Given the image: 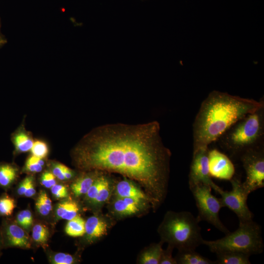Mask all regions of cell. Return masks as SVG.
I'll return each instance as SVG.
<instances>
[{
  "mask_svg": "<svg viewBox=\"0 0 264 264\" xmlns=\"http://www.w3.org/2000/svg\"><path fill=\"white\" fill-rule=\"evenodd\" d=\"M202 244L215 253L236 251L250 256L262 253L264 247L261 227L253 220L239 222L237 230L225 234L221 239L214 241L203 240Z\"/></svg>",
  "mask_w": 264,
  "mask_h": 264,
  "instance_id": "5",
  "label": "cell"
},
{
  "mask_svg": "<svg viewBox=\"0 0 264 264\" xmlns=\"http://www.w3.org/2000/svg\"><path fill=\"white\" fill-rule=\"evenodd\" d=\"M0 235L3 246L24 248L30 247L28 234L16 222L10 220H5L3 222Z\"/></svg>",
  "mask_w": 264,
  "mask_h": 264,
  "instance_id": "11",
  "label": "cell"
},
{
  "mask_svg": "<svg viewBox=\"0 0 264 264\" xmlns=\"http://www.w3.org/2000/svg\"><path fill=\"white\" fill-rule=\"evenodd\" d=\"M161 243L155 244L141 255L140 263L143 264H158L163 252Z\"/></svg>",
  "mask_w": 264,
  "mask_h": 264,
  "instance_id": "19",
  "label": "cell"
},
{
  "mask_svg": "<svg viewBox=\"0 0 264 264\" xmlns=\"http://www.w3.org/2000/svg\"><path fill=\"white\" fill-rule=\"evenodd\" d=\"M116 192L119 198H129L139 201L146 198V195L132 182L128 180L119 182L116 186Z\"/></svg>",
  "mask_w": 264,
  "mask_h": 264,
  "instance_id": "13",
  "label": "cell"
},
{
  "mask_svg": "<svg viewBox=\"0 0 264 264\" xmlns=\"http://www.w3.org/2000/svg\"><path fill=\"white\" fill-rule=\"evenodd\" d=\"M110 194V184L108 180L105 178L96 197L93 202L95 203H103L108 200Z\"/></svg>",
  "mask_w": 264,
  "mask_h": 264,
  "instance_id": "30",
  "label": "cell"
},
{
  "mask_svg": "<svg viewBox=\"0 0 264 264\" xmlns=\"http://www.w3.org/2000/svg\"><path fill=\"white\" fill-rule=\"evenodd\" d=\"M13 142L16 150L18 152L30 151L33 142L25 133L19 132L13 136Z\"/></svg>",
  "mask_w": 264,
  "mask_h": 264,
  "instance_id": "22",
  "label": "cell"
},
{
  "mask_svg": "<svg viewBox=\"0 0 264 264\" xmlns=\"http://www.w3.org/2000/svg\"><path fill=\"white\" fill-rule=\"evenodd\" d=\"M15 208L14 198L6 194L0 197V216L8 217L12 215Z\"/></svg>",
  "mask_w": 264,
  "mask_h": 264,
  "instance_id": "25",
  "label": "cell"
},
{
  "mask_svg": "<svg viewBox=\"0 0 264 264\" xmlns=\"http://www.w3.org/2000/svg\"><path fill=\"white\" fill-rule=\"evenodd\" d=\"M52 194L57 198H63L67 196V190L66 186L55 184L50 188Z\"/></svg>",
  "mask_w": 264,
  "mask_h": 264,
  "instance_id": "32",
  "label": "cell"
},
{
  "mask_svg": "<svg viewBox=\"0 0 264 264\" xmlns=\"http://www.w3.org/2000/svg\"><path fill=\"white\" fill-rule=\"evenodd\" d=\"M36 193V190L34 185L33 181H31L27 187L24 196L26 197H31Z\"/></svg>",
  "mask_w": 264,
  "mask_h": 264,
  "instance_id": "37",
  "label": "cell"
},
{
  "mask_svg": "<svg viewBox=\"0 0 264 264\" xmlns=\"http://www.w3.org/2000/svg\"><path fill=\"white\" fill-rule=\"evenodd\" d=\"M245 170L246 178L242 182L245 192H251L264 187V150L263 147L248 150L239 157Z\"/></svg>",
  "mask_w": 264,
  "mask_h": 264,
  "instance_id": "8",
  "label": "cell"
},
{
  "mask_svg": "<svg viewBox=\"0 0 264 264\" xmlns=\"http://www.w3.org/2000/svg\"><path fill=\"white\" fill-rule=\"evenodd\" d=\"M18 169L8 163H0V186L7 189L11 186L17 176Z\"/></svg>",
  "mask_w": 264,
  "mask_h": 264,
  "instance_id": "17",
  "label": "cell"
},
{
  "mask_svg": "<svg viewBox=\"0 0 264 264\" xmlns=\"http://www.w3.org/2000/svg\"><path fill=\"white\" fill-rule=\"evenodd\" d=\"M105 177H97L86 194L87 200L93 201L104 182Z\"/></svg>",
  "mask_w": 264,
  "mask_h": 264,
  "instance_id": "28",
  "label": "cell"
},
{
  "mask_svg": "<svg viewBox=\"0 0 264 264\" xmlns=\"http://www.w3.org/2000/svg\"><path fill=\"white\" fill-rule=\"evenodd\" d=\"M49 234L47 228L42 224H36L32 228V239L36 242L43 246L45 245L47 243Z\"/></svg>",
  "mask_w": 264,
  "mask_h": 264,
  "instance_id": "24",
  "label": "cell"
},
{
  "mask_svg": "<svg viewBox=\"0 0 264 264\" xmlns=\"http://www.w3.org/2000/svg\"><path fill=\"white\" fill-rule=\"evenodd\" d=\"M51 261L55 264H71L74 262V258L69 254L59 252L51 258Z\"/></svg>",
  "mask_w": 264,
  "mask_h": 264,
  "instance_id": "31",
  "label": "cell"
},
{
  "mask_svg": "<svg viewBox=\"0 0 264 264\" xmlns=\"http://www.w3.org/2000/svg\"><path fill=\"white\" fill-rule=\"evenodd\" d=\"M208 167L211 177L230 181L234 176L235 169L230 158L216 149L208 151Z\"/></svg>",
  "mask_w": 264,
  "mask_h": 264,
  "instance_id": "10",
  "label": "cell"
},
{
  "mask_svg": "<svg viewBox=\"0 0 264 264\" xmlns=\"http://www.w3.org/2000/svg\"><path fill=\"white\" fill-rule=\"evenodd\" d=\"M33 181V178L31 176L25 177L19 184L17 189V193L20 196H23L28 186L30 183Z\"/></svg>",
  "mask_w": 264,
  "mask_h": 264,
  "instance_id": "36",
  "label": "cell"
},
{
  "mask_svg": "<svg viewBox=\"0 0 264 264\" xmlns=\"http://www.w3.org/2000/svg\"><path fill=\"white\" fill-rule=\"evenodd\" d=\"M1 22L0 19V48L5 45L7 43V40L5 36L2 34L1 31Z\"/></svg>",
  "mask_w": 264,
  "mask_h": 264,
  "instance_id": "39",
  "label": "cell"
},
{
  "mask_svg": "<svg viewBox=\"0 0 264 264\" xmlns=\"http://www.w3.org/2000/svg\"><path fill=\"white\" fill-rule=\"evenodd\" d=\"M41 184L46 188H50L56 183L55 176L52 173L44 172L41 177Z\"/></svg>",
  "mask_w": 264,
  "mask_h": 264,
  "instance_id": "33",
  "label": "cell"
},
{
  "mask_svg": "<svg viewBox=\"0 0 264 264\" xmlns=\"http://www.w3.org/2000/svg\"><path fill=\"white\" fill-rule=\"evenodd\" d=\"M96 177L85 175L78 178L71 186V189L76 197L86 195Z\"/></svg>",
  "mask_w": 264,
  "mask_h": 264,
  "instance_id": "20",
  "label": "cell"
},
{
  "mask_svg": "<svg viewBox=\"0 0 264 264\" xmlns=\"http://www.w3.org/2000/svg\"><path fill=\"white\" fill-rule=\"evenodd\" d=\"M64 176L65 180L69 179L73 176V173L72 171L67 167L65 166L64 169Z\"/></svg>",
  "mask_w": 264,
  "mask_h": 264,
  "instance_id": "38",
  "label": "cell"
},
{
  "mask_svg": "<svg viewBox=\"0 0 264 264\" xmlns=\"http://www.w3.org/2000/svg\"><path fill=\"white\" fill-rule=\"evenodd\" d=\"M64 165L62 164L57 163L55 164L52 170V173L58 179L61 180H65L64 176V169L65 167Z\"/></svg>",
  "mask_w": 264,
  "mask_h": 264,
  "instance_id": "35",
  "label": "cell"
},
{
  "mask_svg": "<svg viewBox=\"0 0 264 264\" xmlns=\"http://www.w3.org/2000/svg\"><path fill=\"white\" fill-rule=\"evenodd\" d=\"M173 247L169 245L168 249L164 251L163 250L161 258L159 261L160 264H177L175 259L173 258L172 256V252Z\"/></svg>",
  "mask_w": 264,
  "mask_h": 264,
  "instance_id": "34",
  "label": "cell"
},
{
  "mask_svg": "<svg viewBox=\"0 0 264 264\" xmlns=\"http://www.w3.org/2000/svg\"><path fill=\"white\" fill-rule=\"evenodd\" d=\"M140 201L129 198H119L114 203V209L119 214L130 215L138 211V205Z\"/></svg>",
  "mask_w": 264,
  "mask_h": 264,
  "instance_id": "18",
  "label": "cell"
},
{
  "mask_svg": "<svg viewBox=\"0 0 264 264\" xmlns=\"http://www.w3.org/2000/svg\"><path fill=\"white\" fill-rule=\"evenodd\" d=\"M215 264H250V255L236 251H226L216 253Z\"/></svg>",
  "mask_w": 264,
  "mask_h": 264,
  "instance_id": "14",
  "label": "cell"
},
{
  "mask_svg": "<svg viewBox=\"0 0 264 264\" xmlns=\"http://www.w3.org/2000/svg\"><path fill=\"white\" fill-rule=\"evenodd\" d=\"M16 223L24 229H28L33 223V217L28 209L21 211L17 215Z\"/></svg>",
  "mask_w": 264,
  "mask_h": 264,
  "instance_id": "26",
  "label": "cell"
},
{
  "mask_svg": "<svg viewBox=\"0 0 264 264\" xmlns=\"http://www.w3.org/2000/svg\"><path fill=\"white\" fill-rule=\"evenodd\" d=\"M264 106V100L212 91L202 102L193 124V152L208 147L238 121Z\"/></svg>",
  "mask_w": 264,
  "mask_h": 264,
  "instance_id": "2",
  "label": "cell"
},
{
  "mask_svg": "<svg viewBox=\"0 0 264 264\" xmlns=\"http://www.w3.org/2000/svg\"><path fill=\"white\" fill-rule=\"evenodd\" d=\"M171 155L154 121L97 128L78 148L77 160L82 168L117 173L137 181L156 208L167 192Z\"/></svg>",
  "mask_w": 264,
  "mask_h": 264,
  "instance_id": "1",
  "label": "cell"
},
{
  "mask_svg": "<svg viewBox=\"0 0 264 264\" xmlns=\"http://www.w3.org/2000/svg\"><path fill=\"white\" fill-rule=\"evenodd\" d=\"M44 165V162L42 158L32 155L26 160L25 168L30 172L39 173L42 170Z\"/></svg>",
  "mask_w": 264,
  "mask_h": 264,
  "instance_id": "27",
  "label": "cell"
},
{
  "mask_svg": "<svg viewBox=\"0 0 264 264\" xmlns=\"http://www.w3.org/2000/svg\"><path fill=\"white\" fill-rule=\"evenodd\" d=\"M65 232L71 237H80L85 234V221L81 217L76 216L68 220Z\"/></svg>",
  "mask_w": 264,
  "mask_h": 264,
  "instance_id": "21",
  "label": "cell"
},
{
  "mask_svg": "<svg viewBox=\"0 0 264 264\" xmlns=\"http://www.w3.org/2000/svg\"><path fill=\"white\" fill-rule=\"evenodd\" d=\"M107 224L96 216H91L85 221V234L88 239L92 240L103 236L107 232Z\"/></svg>",
  "mask_w": 264,
  "mask_h": 264,
  "instance_id": "12",
  "label": "cell"
},
{
  "mask_svg": "<svg viewBox=\"0 0 264 264\" xmlns=\"http://www.w3.org/2000/svg\"><path fill=\"white\" fill-rule=\"evenodd\" d=\"M175 260L180 264H215V261L202 256L196 250L179 251Z\"/></svg>",
  "mask_w": 264,
  "mask_h": 264,
  "instance_id": "15",
  "label": "cell"
},
{
  "mask_svg": "<svg viewBox=\"0 0 264 264\" xmlns=\"http://www.w3.org/2000/svg\"><path fill=\"white\" fill-rule=\"evenodd\" d=\"M264 136V106L231 126L217 140L232 157L262 147Z\"/></svg>",
  "mask_w": 264,
  "mask_h": 264,
  "instance_id": "3",
  "label": "cell"
},
{
  "mask_svg": "<svg viewBox=\"0 0 264 264\" xmlns=\"http://www.w3.org/2000/svg\"><path fill=\"white\" fill-rule=\"evenodd\" d=\"M79 207L77 203L71 200L59 203L56 207L57 217L63 220H70L77 216Z\"/></svg>",
  "mask_w": 264,
  "mask_h": 264,
  "instance_id": "16",
  "label": "cell"
},
{
  "mask_svg": "<svg viewBox=\"0 0 264 264\" xmlns=\"http://www.w3.org/2000/svg\"><path fill=\"white\" fill-rule=\"evenodd\" d=\"M210 186L199 184L190 188L198 209L197 219L198 222L206 221L225 234L230 232L219 218V212L223 207L220 198L211 193Z\"/></svg>",
  "mask_w": 264,
  "mask_h": 264,
  "instance_id": "6",
  "label": "cell"
},
{
  "mask_svg": "<svg viewBox=\"0 0 264 264\" xmlns=\"http://www.w3.org/2000/svg\"><path fill=\"white\" fill-rule=\"evenodd\" d=\"M36 207L42 216L48 215L52 210V201L44 191H41L36 201Z\"/></svg>",
  "mask_w": 264,
  "mask_h": 264,
  "instance_id": "23",
  "label": "cell"
},
{
  "mask_svg": "<svg viewBox=\"0 0 264 264\" xmlns=\"http://www.w3.org/2000/svg\"><path fill=\"white\" fill-rule=\"evenodd\" d=\"M208 151V147H203L193 152L188 176L189 188L201 183L211 188L215 185L209 171Z\"/></svg>",
  "mask_w": 264,
  "mask_h": 264,
  "instance_id": "9",
  "label": "cell"
},
{
  "mask_svg": "<svg viewBox=\"0 0 264 264\" xmlns=\"http://www.w3.org/2000/svg\"><path fill=\"white\" fill-rule=\"evenodd\" d=\"M0 236H1L0 234ZM2 246V243L1 237L0 238V254L1 248Z\"/></svg>",
  "mask_w": 264,
  "mask_h": 264,
  "instance_id": "40",
  "label": "cell"
},
{
  "mask_svg": "<svg viewBox=\"0 0 264 264\" xmlns=\"http://www.w3.org/2000/svg\"><path fill=\"white\" fill-rule=\"evenodd\" d=\"M30 151L33 155L43 159L47 155L48 148L45 143L37 140L33 142Z\"/></svg>",
  "mask_w": 264,
  "mask_h": 264,
  "instance_id": "29",
  "label": "cell"
},
{
  "mask_svg": "<svg viewBox=\"0 0 264 264\" xmlns=\"http://www.w3.org/2000/svg\"><path fill=\"white\" fill-rule=\"evenodd\" d=\"M232 190L224 191L217 184L212 188L221 196L220 199L223 207H227L238 217L239 222H244L253 220V214L249 210L247 204L248 195L245 192L241 179L233 176L230 180Z\"/></svg>",
  "mask_w": 264,
  "mask_h": 264,
  "instance_id": "7",
  "label": "cell"
},
{
  "mask_svg": "<svg viewBox=\"0 0 264 264\" xmlns=\"http://www.w3.org/2000/svg\"><path fill=\"white\" fill-rule=\"evenodd\" d=\"M198 221L188 211L168 212L159 228L163 241L179 251L195 250L203 240Z\"/></svg>",
  "mask_w": 264,
  "mask_h": 264,
  "instance_id": "4",
  "label": "cell"
}]
</instances>
